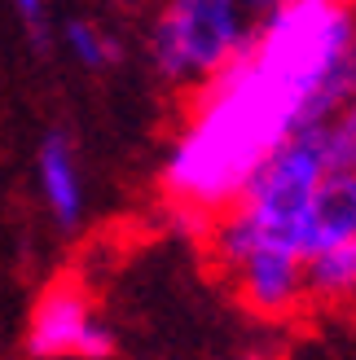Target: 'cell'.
Returning a JSON list of instances; mask_svg holds the SVG:
<instances>
[{"instance_id": "9", "label": "cell", "mask_w": 356, "mask_h": 360, "mask_svg": "<svg viewBox=\"0 0 356 360\" xmlns=\"http://www.w3.org/2000/svg\"><path fill=\"white\" fill-rule=\"evenodd\" d=\"M308 132L322 150L326 172H356V93L334 105L322 123H312Z\"/></svg>"}, {"instance_id": "10", "label": "cell", "mask_w": 356, "mask_h": 360, "mask_svg": "<svg viewBox=\"0 0 356 360\" xmlns=\"http://www.w3.org/2000/svg\"><path fill=\"white\" fill-rule=\"evenodd\" d=\"M13 9L27 22V31L44 44V35H49V0H13Z\"/></svg>"}, {"instance_id": "8", "label": "cell", "mask_w": 356, "mask_h": 360, "mask_svg": "<svg viewBox=\"0 0 356 360\" xmlns=\"http://www.w3.org/2000/svg\"><path fill=\"white\" fill-rule=\"evenodd\" d=\"M304 285L317 299H356V233L304 259Z\"/></svg>"}, {"instance_id": "7", "label": "cell", "mask_w": 356, "mask_h": 360, "mask_svg": "<svg viewBox=\"0 0 356 360\" xmlns=\"http://www.w3.org/2000/svg\"><path fill=\"white\" fill-rule=\"evenodd\" d=\"M62 44L66 53L75 58V66L84 70H115L123 62V40L115 27H106L101 18H88V13H75L62 22Z\"/></svg>"}, {"instance_id": "5", "label": "cell", "mask_w": 356, "mask_h": 360, "mask_svg": "<svg viewBox=\"0 0 356 360\" xmlns=\"http://www.w3.org/2000/svg\"><path fill=\"white\" fill-rule=\"evenodd\" d=\"M35 180H40V198L49 215L62 229H75L84 220V172L75 141L66 132H49L35 150Z\"/></svg>"}, {"instance_id": "3", "label": "cell", "mask_w": 356, "mask_h": 360, "mask_svg": "<svg viewBox=\"0 0 356 360\" xmlns=\"http://www.w3.org/2000/svg\"><path fill=\"white\" fill-rule=\"evenodd\" d=\"M27 352L35 360H110L115 334L93 312V303L84 299V290H75V285H53L31 312Z\"/></svg>"}, {"instance_id": "6", "label": "cell", "mask_w": 356, "mask_h": 360, "mask_svg": "<svg viewBox=\"0 0 356 360\" xmlns=\"http://www.w3.org/2000/svg\"><path fill=\"white\" fill-rule=\"evenodd\" d=\"M356 233V172H326L317 180L308 224H304V259Z\"/></svg>"}, {"instance_id": "1", "label": "cell", "mask_w": 356, "mask_h": 360, "mask_svg": "<svg viewBox=\"0 0 356 360\" xmlns=\"http://www.w3.org/2000/svg\"><path fill=\"white\" fill-rule=\"evenodd\" d=\"M193 105L163 163V189L189 215H220L281 141L308 128L312 88L255 35L224 70L193 88Z\"/></svg>"}, {"instance_id": "2", "label": "cell", "mask_w": 356, "mask_h": 360, "mask_svg": "<svg viewBox=\"0 0 356 360\" xmlns=\"http://www.w3.org/2000/svg\"><path fill=\"white\" fill-rule=\"evenodd\" d=\"M260 13L246 0H154L146 58L172 88H198L251 44Z\"/></svg>"}, {"instance_id": "13", "label": "cell", "mask_w": 356, "mask_h": 360, "mask_svg": "<svg viewBox=\"0 0 356 360\" xmlns=\"http://www.w3.org/2000/svg\"><path fill=\"white\" fill-rule=\"evenodd\" d=\"M348 5H356V0H348Z\"/></svg>"}, {"instance_id": "4", "label": "cell", "mask_w": 356, "mask_h": 360, "mask_svg": "<svg viewBox=\"0 0 356 360\" xmlns=\"http://www.w3.org/2000/svg\"><path fill=\"white\" fill-rule=\"evenodd\" d=\"M224 273L234 277L238 299L260 316H286L308 299L304 259L291 255V250H277V246L246 250V255L234 268H224Z\"/></svg>"}, {"instance_id": "12", "label": "cell", "mask_w": 356, "mask_h": 360, "mask_svg": "<svg viewBox=\"0 0 356 360\" xmlns=\"http://www.w3.org/2000/svg\"><path fill=\"white\" fill-rule=\"evenodd\" d=\"M242 360H264V356H242Z\"/></svg>"}, {"instance_id": "11", "label": "cell", "mask_w": 356, "mask_h": 360, "mask_svg": "<svg viewBox=\"0 0 356 360\" xmlns=\"http://www.w3.org/2000/svg\"><path fill=\"white\" fill-rule=\"evenodd\" d=\"M255 13H269V9H281V5H295V0H246Z\"/></svg>"}]
</instances>
